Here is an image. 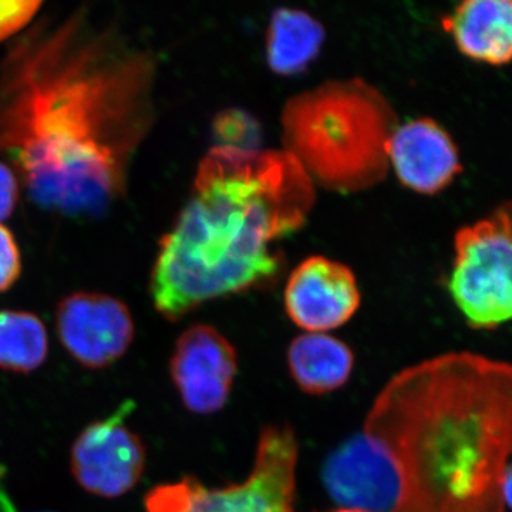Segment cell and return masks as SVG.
<instances>
[{
  "label": "cell",
  "instance_id": "obj_19",
  "mask_svg": "<svg viewBox=\"0 0 512 512\" xmlns=\"http://www.w3.org/2000/svg\"><path fill=\"white\" fill-rule=\"evenodd\" d=\"M22 272V258L16 239L5 225L0 224V293L8 291Z\"/></svg>",
  "mask_w": 512,
  "mask_h": 512
},
{
  "label": "cell",
  "instance_id": "obj_9",
  "mask_svg": "<svg viewBox=\"0 0 512 512\" xmlns=\"http://www.w3.org/2000/svg\"><path fill=\"white\" fill-rule=\"evenodd\" d=\"M170 373L185 409L200 416L221 412L237 377V350L220 330L192 325L175 343Z\"/></svg>",
  "mask_w": 512,
  "mask_h": 512
},
{
  "label": "cell",
  "instance_id": "obj_13",
  "mask_svg": "<svg viewBox=\"0 0 512 512\" xmlns=\"http://www.w3.org/2000/svg\"><path fill=\"white\" fill-rule=\"evenodd\" d=\"M440 26L467 59L494 67L510 63L512 0H460Z\"/></svg>",
  "mask_w": 512,
  "mask_h": 512
},
{
  "label": "cell",
  "instance_id": "obj_7",
  "mask_svg": "<svg viewBox=\"0 0 512 512\" xmlns=\"http://www.w3.org/2000/svg\"><path fill=\"white\" fill-rule=\"evenodd\" d=\"M133 402H124L116 413L94 421L79 434L70 453L74 480L87 493L119 498L133 490L146 468L143 440L127 426Z\"/></svg>",
  "mask_w": 512,
  "mask_h": 512
},
{
  "label": "cell",
  "instance_id": "obj_1",
  "mask_svg": "<svg viewBox=\"0 0 512 512\" xmlns=\"http://www.w3.org/2000/svg\"><path fill=\"white\" fill-rule=\"evenodd\" d=\"M153 80L151 57L79 23L13 47L0 76V154L33 204L76 220L110 210L153 126Z\"/></svg>",
  "mask_w": 512,
  "mask_h": 512
},
{
  "label": "cell",
  "instance_id": "obj_10",
  "mask_svg": "<svg viewBox=\"0 0 512 512\" xmlns=\"http://www.w3.org/2000/svg\"><path fill=\"white\" fill-rule=\"evenodd\" d=\"M360 296L352 269L326 256H311L286 282V315L298 328L326 333L348 323L359 309Z\"/></svg>",
  "mask_w": 512,
  "mask_h": 512
},
{
  "label": "cell",
  "instance_id": "obj_20",
  "mask_svg": "<svg viewBox=\"0 0 512 512\" xmlns=\"http://www.w3.org/2000/svg\"><path fill=\"white\" fill-rule=\"evenodd\" d=\"M19 200V178L13 168L0 161V222L8 220Z\"/></svg>",
  "mask_w": 512,
  "mask_h": 512
},
{
  "label": "cell",
  "instance_id": "obj_16",
  "mask_svg": "<svg viewBox=\"0 0 512 512\" xmlns=\"http://www.w3.org/2000/svg\"><path fill=\"white\" fill-rule=\"evenodd\" d=\"M49 338L35 313L0 311V369L32 373L46 362Z\"/></svg>",
  "mask_w": 512,
  "mask_h": 512
},
{
  "label": "cell",
  "instance_id": "obj_22",
  "mask_svg": "<svg viewBox=\"0 0 512 512\" xmlns=\"http://www.w3.org/2000/svg\"><path fill=\"white\" fill-rule=\"evenodd\" d=\"M328 512H365V511L353 510V508L339 507L338 510H333V511H328Z\"/></svg>",
  "mask_w": 512,
  "mask_h": 512
},
{
  "label": "cell",
  "instance_id": "obj_5",
  "mask_svg": "<svg viewBox=\"0 0 512 512\" xmlns=\"http://www.w3.org/2000/svg\"><path fill=\"white\" fill-rule=\"evenodd\" d=\"M299 444L289 424H269L259 434L254 464L244 481L210 488L195 478L158 485L146 512H295Z\"/></svg>",
  "mask_w": 512,
  "mask_h": 512
},
{
  "label": "cell",
  "instance_id": "obj_2",
  "mask_svg": "<svg viewBox=\"0 0 512 512\" xmlns=\"http://www.w3.org/2000/svg\"><path fill=\"white\" fill-rule=\"evenodd\" d=\"M363 433L396 471L392 512H508V363L451 352L406 367L377 394Z\"/></svg>",
  "mask_w": 512,
  "mask_h": 512
},
{
  "label": "cell",
  "instance_id": "obj_4",
  "mask_svg": "<svg viewBox=\"0 0 512 512\" xmlns=\"http://www.w3.org/2000/svg\"><path fill=\"white\" fill-rule=\"evenodd\" d=\"M281 126L282 150L313 184L356 194L386 178L399 119L380 90L353 77L295 94L285 103Z\"/></svg>",
  "mask_w": 512,
  "mask_h": 512
},
{
  "label": "cell",
  "instance_id": "obj_6",
  "mask_svg": "<svg viewBox=\"0 0 512 512\" xmlns=\"http://www.w3.org/2000/svg\"><path fill=\"white\" fill-rule=\"evenodd\" d=\"M511 207L458 229L448 292L473 329L493 330L512 313Z\"/></svg>",
  "mask_w": 512,
  "mask_h": 512
},
{
  "label": "cell",
  "instance_id": "obj_17",
  "mask_svg": "<svg viewBox=\"0 0 512 512\" xmlns=\"http://www.w3.org/2000/svg\"><path fill=\"white\" fill-rule=\"evenodd\" d=\"M212 131L217 138V146L235 148H256L258 126L245 111L229 109L215 117Z\"/></svg>",
  "mask_w": 512,
  "mask_h": 512
},
{
  "label": "cell",
  "instance_id": "obj_12",
  "mask_svg": "<svg viewBox=\"0 0 512 512\" xmlns=\"http://www.w3.org/2000/svg\"><path fill=\"white\" fill-rule=\"evenodd\" d=\"M389 165L404 187L423 195L446 190L463 171L453 138L430 117L396 127L389 143Z\"/></svg>",
  "mask_w": 512,
  "mask_h": 512
},
{
  "label": "cell",
  "instance_id": "obj_11",
  "mask_svg": "<svg viewBox=\"0 0 512 512\" xmlns=\"http://www.w3.org/2000/svg\"><path fill=\"white\" fill-rule=\"evenodd\" d=\"M323 487L339 507L392 512L399 494L389 457L363 431L330 451L320 470Z\"/></svg>",
  "mask_w": 512,
  "mask_h": 512
},
{
  "label": "cell",
  "instance_id": "obj_3",
  "mask_svg": "<svg viewBox=\"0 0 512 512\" xmlns=\"http://www.w3.org/2000/svg\"><path fill=\"white\" fill-rule=\"evenodd\" d=\"M315 184L284 150L214 146L150 276L154 308L177 322L204 303L268 284L281 269L274 244L315 205Z\"/></svg>",
  "mask_w": 512,
  "mask_h": 512
},
{
  "label": "cell",
  "instance_id": "obj_8",
  "mask_svg": "<svg viewBox=\"0 0 512 512\" xmlns=\"http://www.w3.org/2000/svg\"><path fill=\"white\" fill-rule=\"evenodd\" d=\"M56 328L63 348L89 369L114 365L126 355L136 330L126 303L97 292H76L62 299Z\"/></svg>",
  "mask_w": 512,
  "mask_h": 512
},
{
  "label": "cell",
  "instance_id": "obj_15",
  "mask_svg": "<svg viewBox=\"0 0 512 512\" xmlns=\"http://www.w3.org/2000/svg\"><path fill=\"white\" fill-rule=\"evenodd\" d=\"M325 40V26L311 13L289 6L276 8L266 28V64L276 76H298L318 59Z\"/></svg>",
  "mask_w": 512,
  "mask_h": 512
},
{
  "label": "cell",
  "instance_id": "obj_21",
  "mask_svg": "<svg viewBox=\"0 0 512 512\" xmlns=\"http://www.w3.org/2000/svg\"><path fill=\"white\" fill-rule=\"evenodd\" d=\"M0 512H19L8 494L0 488Z\"/></svg>",
  "mask_w": 512,
  "mask_h": 512
},
{
  "label": "cell",
  "instance_id": "obj_18",
  "mask_svg": "<svg viewBox=\"0 0 512 512\" xmlns=\"http://www.w3.org/2000/svg\"><path fill=\"white\" fill-rule=\"evenodd\" d=\"M42 3L43 0H0V42L25 28Z\"/></svg>",
  "mask_w": 512,
  "mask_h": 512
},
{
  "label": "cell",
  "instance_id": "obj_14",
  "mask_svg": "<svg viewBox=\"0 0 512 512\" xmlns=\"http://www.w3.org/2000/svg\"><path fill=\"white\" fill-rule=\"evenodd\" d=\"M288 369L303 393L323 396L349 382L355 369V353L335 336L306 332L289 345Z\"/></svg>",
  "mask_w": 512,
  "mask_h": 512
}]
</instances>
